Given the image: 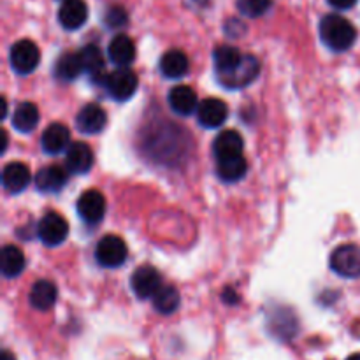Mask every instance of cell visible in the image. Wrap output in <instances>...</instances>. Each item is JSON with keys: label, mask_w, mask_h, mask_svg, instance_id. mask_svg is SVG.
<instances>
[{"label": "cell", "mask_w": 360, "mask_h": 360, "mask_svg": "<svg viewBox=\"0 0 360 360\" xmlns=\"http://www.w3.org/2000/svg\"><path fill=\"white\" fill-rule=\"evenodd\" d=\"M320 37L327 48L336 53H343L355 44L357 30L347 18L340 14H327L320 21Z\"/></svg>", "instance_id": "cell-1"}, {"label": "cell", "mask_w": 360, "mask_h": 360, "mask_svg": "<svg viewBox=\"0 0 360 360\" xmlns=\"http://www.w3.org/2000/svg\"><path fill=\"white\" fill-rule=\"evenodd\" d=\"M137 86H139L137 74L129 67H118L116 70L109 72L104 79V88L118 102L132 98V95L137 91Z\"/></svg>", "instance_id": "cell-2"}, {"label": "cell", "mask_w": 360, "mask_h": 360, "mask_svg": "<svg viewBox=\"0 0 360 360\" xmlns=\"http://www.w3.org/2000/svg\"><path fill=\"white\" fill-rule=\"evenodd\" d=\"M127 257H129V250L120 236H104L95 248V259L102 267H108V269L123 266Z\"/></svg>", "instance_id": "cell-3"}, {"label": "cell", "mask_w": 360, "mask_h": 360, "mask_svg": "<svg viewBox=\"0 0 360 360\" xmlns=\"http://www.w3.org/2000/svg\"><path fill=\"white\" fill-rule=\"evenodd\" d=\"M259 74H260L259 60H257L253 55H245L234 70H231V72L227 74H221V76H217V77L225 88L238 90V88H245L248 86V84H252L253 81L259 77Z\"/></svg>", "instance_id": "cell-4"}, {"label": "cell", "mask_w": 360, "mask_h": 360, "mask_svg": "<svg viewBox=\"0 0 360 360\" xmlns=\"http://www.w3.org/2000/svg\"><path fill=\"white\" fill-rule=\"evenodd\" d=\"M9 62L18 74H30L37 69L39 62H41V51L30 39H21V41L14 42V46L11 48Z\"/></svg>", "instance_id": "cell-5"}, {"label": "cell", "mask_w": 360, "mask_h": 360, "mask_svg": "<svg viewBox=\"0 0 360 360\" xmlns=\"http://www.w3.org/2000/svg\"><path fill=\"white\" fill-rule=\"evenodd\" d=\"M330 269L343 278L360 276V246H338L330 255Z\"/></svg>", "instance_id": "cell-6"}, {"label": "cell", "mask_w": 360, "mask_h": 360, "mask_svg": "<svg viewBox=\"0 0 360 360\" xmlns=\"http://www.w3.org/2000/svg\"><path fill=\"white\" fill-rule=\"evenodd\" d=\"M37 236L46 246H60L69 236V224L62 214L49 211L39 221Z\"/></svg>", "instance_id": "cell-7"}, {"label": "cell", "mask_w": 360, "mask_h": 360, "mask_svg": "<svg viewBox=\"0 0 360 360\" xmlns=\"http://www.w3.org/2000/svg\"><path fill=\"white\" fill-rule=\"evenodd\" d=\"M77 214L88 225H97L105 214V197L98 190H86L81 193L76 204Z\"/></svg>", "instance_id": "cell-8"}, {"label": "cell", "mask_w": 360, "mask_h": 360, "mask_svg": "<svg viewBox=\"0 0 360 360\" xmlns=\"http://www.w3.org/2000/svg\"><path fill=\"white\" fill-rule=\"evenodd\" d=\"M130 287L137 299H153L158 288L162 287V276L155 267L141 266L134 271L130 278Z\"/></svg>", "instance_id": "cell-9"}, {"label": "cell", "mask_w": 360, "mask_h": 360, "mask_svg": "<svg viewBox=\"0 0 360 360\" xmlns=\"http://www.w3.org/2000/svg\"><path fill=\"white\" fill-rule=\"evenodd\" d=\"M108 125V115L98 104H86L76 116V127L84 136L102 132Z\"/></svg>", "instance_id": "cell-10"}, {"label": "cell", "mask_w": 360, "mask_h": 360, "mask_svg": "<svg viewBox=\"0 0 360 360\" xmlns=\"http://www.w3.org/2000/svg\"><path fill=\"white\" fill-rule=\"evenodd\" d=\"M67 167L63 169L62 165H46V167L39 169L37 174H35L34 181L35 186H37L39 192L42 193H56L67 185V179H69V174H67Z\"/></svg>", "instance_id": "cell-11"}, {"label": "cell", "mask_w": 360, "mask_h": 360, "mask_svg": "<svg viewBox=\"0 0 360 360\" xmlns=\"http://www.w3.org/2000/svg\"><path fill=\"white\" fill-rule=\"evenodd\" d=\"M229 116V108L220 98H206L197 108V120L204 129H218Z\"/></svg>", "instance_id": "cell-12"}, {"label": "cell", "mask_w": 360, "mask_h": 360, "mask_svg": "<svg viewBox=\"0 0 360 360\" xmlns=\"http://www.w3.org/2000/svg\"><path fill=\"white\" fill-rule=\"evenodd\" d=\"M41 146L48 155H58L67 151L70 146L69 129L63 123H51L42 132Z\"/></svg>", "instance_id": "cell-13"}, {"label": "cell", "mask_w": 360, "mask_h": 360, "mask_svg": "<svg viewBox=\"0 0 360 360\" xmlns=\"http://www.w3.org/2000/svg\"><path fill=\"white\" fill-rule=\"evenodd\" d=\"M94 165V151L86 143H72L65 155V167L72 174H86Z\"/></svg>", "instance_id": "cell-14"}, {"label": "cell", "mask_w": 360, "mask_h": 360, "mask_svg": "<svg viewBox=\"0 0 360 360\" xmlns=\"http://www.w3.org/2000/svg\"><path fill=\"white\" fill-rule=\"evenodd\" d=\"M88 20V6L83 0H63L58 9V21L65 30H77Z\"/></svg>", "instance_id": "cell-15"}, {"label": "cell", "mask_w": 360, "mask_h": 360, "mask_svg": "<svg viewBox=\"0 0 360 360\" xmlns=\"http://www.w3.org/2000/svg\"><path fill=\"white\" fill-rule=\"evenodd\" d=\"M32 181L30 169L23 162H11L2 171V185L7 192L20 193L23 192Z\"/></svg>", "instance_id": "cell-16"}, {"label": "cell", "mask_w": 360, "mask_h": 360, "mask_svg": "<svg viewBox=\"0 0 360 360\" xmlns=\"http://www.w3.org/2000/svg\"><path fill=\"white\" fill-rule=\"evenodd\" d=\"M243 148H245V141L238 130H224L217 136L213 143V155L217 160L229 157H238L243 155Z\"/></svg>", "instance_id": "cell-17"}, {"label": "cell", "mask_w": 360, "mask_h": 360, "mask_svg": "<svg viewBox=\"0 0 360 360\" xmlns=\"http://www.w3.org/2000/svg\"><path fill=\"white\" fill-rule=\"evenodd\" d=\"M108 56L116 67H129L136 60V44L129 35H116L109 42Z\"/></svg>", "instance_id": "cell-18"}, {"label": "cell", "mask_w": 360, "mask_h": 360, "mask_svg": "<svg viewBox=\"0 0 360 360\" xmlns=\"http://www.w3.org/2000/svg\"><path fill=\"white\" fill-rule=\"evenodd\" d=\"M56 299H58V290H56L55 283L48 280L35 281L34 287L30 288V294H28L30 306L37 311H49L55 306Z\"/></svg>", "instance_id": "cell-19"}, {"label": "cell", "mask_w": 360, "mask_h": 360, "mask_svg": "<svg viewBox=\"0 0 360 360\" xmlns=\"http://www.w3.org/2000/svg\"><path fill=\"white\" fill-rule=\"evenodd\" d=\"M169 105L176 115L188 116L197 111L199 104H197V94L193 88L186 86V84H178L169 91Z\"/></svg>", "instance_id": "cell-20"}, {"label": "cell", "mask_w": 360, "mask_h": 360, "mask_svg": "<svg viewBox=\"0 0 360 360\" xmlns=\"http://www.w3.org/2000/svg\"><path fill=\"white\" fill-rule=\"evenodd\" d=\"M81 55V62H83V69L88 76L91 77L94 81H98V83L104 84L105 79V63H104V56H102V51L98 49V46L95 44H88L84 46L83 49L79 51Z\"/></svg>", "instance_id": "cell-21"}, {"label": "cell", "mask_w": 360, "mask_h": 360, "mask_svg": "<svg viewBox=\"0 0 360 360\" xmlns=\"http://www.w3.org/2000/svg\"><path fill=\"white\" fill-rule=\"evenodd\" d=\"M188 56L181 49H169L160 58V72L169 79H179L188 72Z\"/></svg>", "instance_id": "cell-22"}, {"label": "cell", "mask_w": 360, "mask_h": 360, "mask_svg": "<svg viewBox=\"0 0 360 360\" xmlns=\"http://www.w3.org/2000/svg\"><path fill=\"white\" fill-rule=\"evenodd\" d=\"M246 172H248V162L243 155L217 160V174L221 181L236 183L245 178Z\"/></svg>", "instance_id": "cell-23"}, {"label": "cell", "mask_w": 360, "mask_h": 360, "mask_svg": "<svg viewBox=\"0 0 360 360\" xmlns=\"http://www.w3.org/2000/svg\"><path fill=\"white\" fill-rule=\"evenodd\" d=\"M25 266H27V260L18 246H4L2 255H0V271H2L4 278H9V280L18 278L25 271Z\"/></svg>", "instance_id": "cell-24"}, {"label": "cell", "mask_w": 360, "mask_h": 360, "mask_svg": "<svg viewBox=\"0 0 360 360\" xmlns=\"http://www.w3.org/2000/svg\"><path fill=\"white\" fill-rule=\"evenodd\" d=\"M243 56H245V53H241L234 46H218L213 53L214 72H217V76H221V74H227L231 70H234L243 60Z\"/></svg>", "instance_id": "cell-25"}, {"label": "cell", "mask_w": 360, "mask_h": 360, "mask_svg": "<svg viewBox=\"0 0 360 360\" xmlns=\"http://www.w3.org/2000/svg\"><path fill=\"white\" fill-rule=\"evenodd\" d=\"M39 123V109L34 102H21L14 109L13 127L21 134H28L37 127Z\"/></svg>", "instance_id": "cell-26"}, {"label": "cell", "mask_w": 360, "mask_h": 360, "mask_svg": "<svg viewBox=\"0 0 360 360\" xmlns=\"http://www.w3.org/2000/svg\"><path fill=\"white\" fill-rule=\"evenodd\" d=\"M81 72H84V69L79 53L65 51L55 62V76L60 81H74Z\"/></svg>", "instance_id": "cell-27"}, {"label": "cell", "mask_w": 360, "mask_h": 360, "mask_svg": "<svg viewBox=\"0 0 360 360\" xmlns=\"http://www.w3.org/2000/svg\"><path fill=\"white\" fill-rule=\"evenodd\" d=\"M181 304V295L178 288L172 285H162L157 294L153 295V308L160 315H172Z\"/></svg>", "instance_id": "cell-28"}, {"label": "cell", "mask_w": 360, "mask_h": 360, "mask_svg": "<svg viewBox=\"0 0 360 360\" xmlns=\"http://www.w3.org/2000/svg\"><path fill=\"white\" fill-rule=\"evenodd\" d=\"M271 0H238V9L245 16L259 18L271 9Z\"/></svg>", "instance_id": "cell-29"}, {"label": "cell", "mask_w": 360, "mask_h": 360, "mask_svg": "<svg viewBox=\"0 0 360 360\" xmlns=\"http://www.w3.org/2000/svg\"><path fill=\"white\" fill-rule=\"evenodd\" d=\"M104 21L109 28H120V27H123L127 21H129V16H127V13L123 7L112 6V7H109L108 13H105Z\"/></svg>", "instance_id": "cell-30"}, {"label": "cell", "mask_w": 360, "mask_h": 360, "mask_svg": "<svg viewBox=\"0 0 360 360\" xmlns=\"http://www.w3.org/2000/svg\"><path fill=\"white\" fill-rule=\"evenodd\" d=\"M334 9L338 11H345V9H352V7L357 4V0H327Z\"/></svg>", "instance_id": "cell-31"}, {"label": "cell", "mask_w": 360, "mask_h": 360, "mask_svg": "<svg viewBox=\"0 0 360 360\" xmlns=\"http://www.w3.org/2000/svg\"><path fill=\"white\" fill-rule=\"evenodd\" d=\"M225 292V290H224ZM238 295H236V294H232V290H231V288H227V292H225V294H224V301L225 302H229V304H234V302H238Z\"/></svg>", "instance_id": "cell-32"}, {"label": "cell", "mask_w": 360, "mask_h": 360, "mask_svg": "<svg viewBox=\"0 0 360 360\" xmlns=\"http://www.w3.org/2000/svg\"><path fill=\"white\" fill-rule=\"evenodd\" d=\"M0 360H16V357H14V355L11 354L9 350H4V352H2V357H0Z\"/></svg>", "instance_id": "cell-33"}, {"label": "cell", "mask_w": 360, "mask_h": 360, "mask_svg": "<svg viewBox=\"0 0 360 360\" xmlns=\"http://www.w3.org/2000/svg\"><path fill=\"white\" fill-rule=\"evenodd\" d=\"M347 360H360V354H355V355H352V357H348Z\"/></svg>", "instance_id": "cell-34"}]
</instances>
